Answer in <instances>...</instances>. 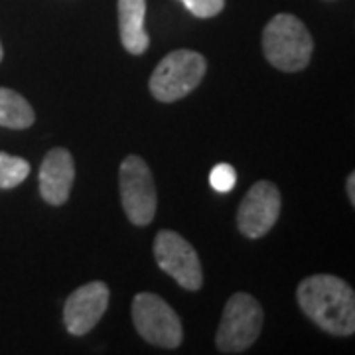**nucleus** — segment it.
I'll return each mask as SVG.
<instances>
[{
	"label": "nucleus",
	"instance_id": "nucleus-1",
	"mask_svg": "<svg viewBox=\"0 0 355 355\" xmlns=\"http://www.w3.org/2000/svg\"><path fill=\"white\" fill-rule=\"evenodd\" d=\"M298 304L314 324L331 336L355 331V296L345 280L334 275L308 277L296 291Z\"/></svg>",
	"mask_w": 355,
	"mask_h": 355
},
{
	"label": "nucleus",
	"instance_id": "nucleus-2",
	"mask_svg": "<svg viewBox=\"0 0 355 355\" xmlns=\"http://www.w3.org/2000/svg\"><path fill=\"white\" fill-rule=\"evenodd\" d=\"M263 51L268 64L280 71H300L310 64L314 40L302 20L292 14H277L263 32Z\"/></svg>",
	"mask_w": 355,
	"mask_h": 355
},
{
	"label": "nucleus",
	"instance_id": "nucleus-3",
	"mask_svg": "<svg viewBox=\"0 0 355 355\" xmlns=\"http://www.w3.org/2000/svg\"><path fill=\"white\" fill-rule=\"evenodd\" d=\"M205 71L207 62L200 51H172L156 65L150 77V93L162 103L180 101L202 83Z\"/></svg>",
	"mask_w": 355,
	"mask_h": 355
},
{
	"label": "nucleus",
	"instance_id": "nucleus-4",
	"mask_svg": "<svg viewBox=\"0 0 355 355\" xmlns=\"http://www.w3.org/2000/svg\"><path fill=\"white\" fill-rule=\"evenodd\" d=\"M263 328V308L251 294L237 292L225 304L216 343L221 354H243L259 338Z\"/></svg>",
	"mask_w": 355,
	"mask_h": 355
},
{
	"label": "nucleus",
	"instance_id": "nucleus-5",
	"mask_svg": "<svg viewBox=\"0 0 355 355\" xmlns=\"http://www.w3.org/2000/svg\"><path fill=\"white\" fill-rule=\"evenodd\" d=\"M132 322L140 336L153 345L174 349L184 340V330L172 306L153 292H140L132 300Z\"/></svg>",
	"mask_w": 355,
	"mask_h": 355
},
{
	"label": "nucleus",
	"instance_id": "nucleus-6",
	"mask_svg": "<svg viewBox=\"0 0 355 355\" xmlns=\"http://www.w3.org/2000/svg\"><path fill=\"white\" fill-rule=\"evenodd\" d=\"M121 202L128 221L135 225H148L156 216V184L148 164L130 154L121 162Z\"/></svg>",
	"mask_w": 355,
	"mask_h": 355
},
{
	"label": "nucleus",
	"instance_id": "nucleus-7",
	"mask_svg": "<svg viewBox=\"0 0 355 355\" xmlns=\"http://www.w3.org/2000/svg\"><path fill=\"white\" fill-rule=\"evenodd\" d=\"M154 259L168 277L186 291H200L203 272L200 257L190 243L174 231H160L154 239Z\"/></svg>",
	"mask_w": 355,
	"mask_h": 355
},
{
	"label": "nucleus",
	"instance_id": "nucleus-8",
	"mask_svg": "<svg viewBox=\"0 0 355 355\" xmlns=\"http://www.w3.org/2000/svg\"><path fill=\"white\" fill-rule=\"evenodd\" d=\"M280 191L279 188L268 182L261 180L257 182L247 196L243 198L239 211H237V225L245 237L249 239H261L265 237L280 216Z\"/></svg>",
	"mask_w": 355,
	"mask_h": 355
},
{
	"label": "nucleus",
	"instance_id": "nucleus-9",
	"mask_svg": "<svg viewBox=\"0 0 355 355\" xmlns=\"http://www.w3.org/2000/svg\"><path fill=\"white\" fill-rule=\"evenodd\" d=\"M109 298L111 292L101 280H93L71 292L64 306V324L67 331L71 336L89 334L107 312Z\"/></svg>",
	"mask_w": 355,
	"mask_h": 355
},
{
	"label": "nucleus",
	"instance_id": "nucleus-10",
	"mask_svg": "<svg viewBox=\"0 0 355 355\" xmlns=\"http://www.w3.org/2000/svg\"><path fill=\"white\" fill-rule=\"evenodd\" d=\"M40 193L50 205H64L76 180L73 156L65 148H51L40 166Z\"/></svg>",
	"mask_w": 355,
	"mask_h": 355
},
{
	"label": "nucleus",
	"instance_id": "nucleus-11",
	"mask_svg": "<svg viewBox=\"0 0 355 355\" xmlns=\"http://www.w3.org/2000/svg\"><path fill=\"white\" fill-rule=\"evenodd\" d=\"M146 0H119V30L125 50L140 55L148 50L150 38L144 28Z\"/></svg>",
	"mask_w": 355,
	"mask_h": 355
},
{
	"label": "nucleus",
	"instance_id": "nucleus-12",
	"mask_svg": "<svg viewBox=\"0 0 355 355\" xmlns=\"http://www.w3.org/2000/svg\"><path fill=\"white\" fill-rule=\"evenodd\" d=\"M34 121L36 113L20 93L0 87V127L28 128L34 125Z\"/></svg>",
	"mask_w": 355,
	"mask_h": 355
},
{
	"label": "nucleus",
	"instance_id": "nucleus-13",
	"mask_svg": "<svg viewBox=\"0 0 355 355\" xmlns=\"http://www.w3.org/2000/svg\"><path fill=\"white\" fill-rule=\"evenodd\" d=\"M30 174V164L20 156L0 153V190H10L24 182Z\"/></svg>",
	"mask_w": 355,
	"mask_h": 355
},
{
	"label": "nucleus",
	"instance_id": "nucleus-14",
	"mask_svg": "<svg viewBox=\"0 0 355 355\" xmlns=\"http://www.w3.org/2000/svg\"><path fill=\"white\" fill-rule=\"evenodd\" d=\"M209 184H211V188L219 193H227L235 188V184H237V172H235V168L231 164H217L211 168V172H209Z\"/></svg>",
	"mask_w": 355,
	"mask_h": 355
},
{
	"label": "nucleus",
	"instance_id": "nucleus-15",
	"mask_svg": "<svg viewBox=\"0 0 355 355\" xmlns=\"http://www.w3.org/2000/svg\"><path fill=\"white\" fill-rule=\"evenodd\" d=\"M193 16L214 18L225 8V0H180Z\"/></svg>",
	"mask_w": 355,
	"mask_h": 355
},
{
	"label": "nucleus",
	"instance_id": "nucleus-16",
	"mask_svg": "<svg viewBox=\"0 0 355 355\" xmlns=\"http://www.w3.org/2000/svg\"><path fill=\"white\" fill-rule=\"evenodd\" d=\"M347 196H349V202L355 203V174H349L347 178Z\"/></svg>",
	"mask_w": 355,
	"mask_h": 355
},
{
	"label": "nucleus",
	"instance_id": "nucleus-17",
	"mask_svg": "<svg viewBox=\"0 0 355 355\" xmlns=\"http://www.w3.org/2000/svg\"><path fill=\"white\" fill-rule=\"evenodd\" d=\"M2 55H4V51H2V44H0V62H2Z\"/></svg>",
	"mask_w": 355,
	"mask_h": 355
}]
</instances>
